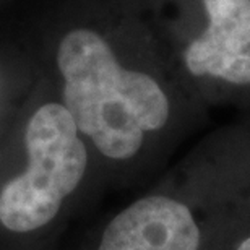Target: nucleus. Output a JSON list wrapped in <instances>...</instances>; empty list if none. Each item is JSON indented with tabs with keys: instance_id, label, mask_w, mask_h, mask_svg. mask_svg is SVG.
I'll list each match as a JSON object with an SVG mask.
<instances>
[{
	"instance_id": "f257e3e1",
	"label": "nucleus",
	"mask_w": 250,
	"mask_h": 250,
	"mask_svg": "<svg viewBox=\"0 0 250 250\" xmlns=\"http://www.w3.org/2000/svg\"><path fill=\"white\" fill-rule=\"evenodd\" d=\"M57 65L63 77V107L103 156L135 158L148 133L163 130L171 119V101L158 80L125 68L93 29L65 34Z\"/></svg>"
},
{
	"instance_id": "f03ea898",
	"label": "nucleus",
	"mask_w": 250,
	"mask_h": 250,
	"mask_svg": "<svg viewBox=\"0 0 250 250\" xmlns=\"http://www.w3.org/2000/svg\"><path fill=\"white\" fill-rule=\"evenodd\" d=\"M250 219V143L229 145L193 202L154 193L111 219L98 250H219Z\"/></svg>"
},
{
	"instance_id": "7ed1b4c3",
	"label": "nucleus",
	"mask_w": 250,
	"mask_h": 250,
	"mask_svg": "<svg viewBox=\"0 0 250 250\" xmlns=\"http://www.w3.org/2000/svg\"><path fill=\"white\" fill-rule=\"evenodd\" d=\"M24 142L26 171L0 192V223L13 232L34 231L54 219L88 166L86 146L62 104L39 107L29 119Z\"/></svg>"
},
{
	"instance_id": "20e7f679",
	"label": "nucleus",
	"mask_w": 250,
	"mask_h": 250,
	"mask_svg": "<svg viewBox=\"0 0 250 250\" xmlns=\"http://www.w3.org/2000/svg\"><path fill=\"white\" fill-rule=\"evenodd\" d=\"M207 28L188 44L190 75L234 88L250 86V0H203Z\"/></svg>"
},
{
	"instance_id": "39448f33",
	"label": "nucleus",
	"mask_w": 250,
	"mask_h": 250,
	"mask_svg": "<svg viewBox=\"0 0 250 250\" xmlns=\"http://www.w3.org/2000/svg\"><path fill=\"white\" fill-rule=\"evenodd\" d=\"M219 250H250V219Z\"/></svg>"
}]
</instances>
